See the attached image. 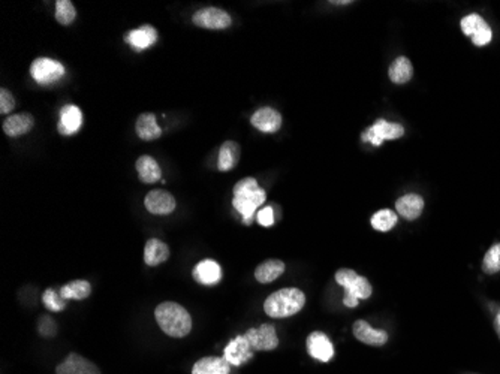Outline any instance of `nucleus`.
I'll return each mask as SVG.
<instances>
[{
	"instance_id": "f257e3e1",
	"label": "nucleus",
	"mask_w": 500,
	"mask_h": 374,
	"mask_svg": "<svg viewBox=\"0 0 500 374\" xmlns=\"http://www.w3.org/2000/svg\"><path fill=\"white\" fill-rule=\"evenodd\" d=\"M159 328L174 339H183L192 330V318L183 306L177 303H162L155 310Z\"/></svg>"
},
{
	"instance_id": "f03ea898",
	"label": "nucleus",
	"mask_w": 500,
	"mask_h": 374,
	"mask_svg": "<svg viewBox=\"0 0 500 374\" xmlns=\"http://www.w3.org/2000/svg\"><path fill=\"white\" fill-rule=\"evenodd\" d=\"M266 191L261 189L258 181L252 177L240 180L234 186L232 205L243 216L244 224L252 223L256 210L266 203Z\"/></svg>"
},
{
	"instance_id": "7ed1b4c3",
	"label": "nucleus",
	"mask_w": 500,
	"mask_h": 374,
	"mask_svg": "<svg viewBox=\"0 0 500 374\" xmlns=\"http://www.w3.org/2000/svg\"><path fill=\"white\" fill-rule=\"evenodd\" d=\"M306 304V295L297 288H286L271 294L264 303L270 318H290L297 315Z\"/></svg>"
},
{
	"instance_id": "20e7f679",
	"label": "nucleus",
	"mask_w": 500,
	"mask_h": 374,
	"mask_svg": "<svg viewBox=\"0 0 500 374\" xmlns=\"http://www.w3.org/2000/svg\"><path fill=\"white\" fill-rule=\"evenodd\" d=\"M335 282L343 286L346 295L343 298V303L346 307L354 308L358 306L359 299H367L371 295V284L369 280L352 270L342 268L335 272Z\"/></svg>"
},
{
	"instance_id": "39448f33",
	"label": "nucleus",
	"mask_w": 500,
	"mask_h": 374,
	"mask_svg": "<svg viewBox=\"0 0 500 374\" xmlns=\"http://www.w3.org/2000/svg\"><path fill=\"white\" fill-rule=\"evenodd\" d=\"M405 135V128L398 123H390L383 119L376 120L371 128L362 133V141L370 143L373 145H382L386 140H398Z\"/></svg>"
},
{
	"instance_id": "423d86ee",
	"label": "nucleus",
	"mask_w": 500,
	"mask_h": 374,
	"mask_svg": "<svg viewBox=\"0 0 500 374\" xmlns=\"http://www.w3.org/2000/svg\"><path fill=\"white\" fill-rule=\"evenodd\" d=\"M192 23L198 28L203 29H208V30H223L228 29L231 26V17L228 12H225L223 9L219 8H203L196 11L194 17H192Z\"/></svg>"
},
{
	"instance_id": "0eeeda50",
	"label": "nucleus",
	"mask_w": 500,
	"mask_h": 374,
	"mask_svg": "<svg viewBox=\"0 0 500 374\" xmlns=\"http://www.w3.org/2000/svg\"><path fill=\"white\" fill-rule=\"evenodd\" d=\"M30 75L37 84H52L65 75V68L60 61L41 57L36 59L30 66Z\"/></svg>"
},
{
	"instance_id": "6e6552de",
	"label": "nucleus",
	"mask_w": 500,
	"mask_h": 374,
	"mask_svg": "<svg viewBox=\"0 0 500 374\" xmlns=\"http://www.w3.org/2000/svg\"><path fill=\"white\" fill-rule=\"evenodd\" d=\"M244 337L254 351H261V352L273 351V349H276L279 346L276 328L273 325H268V323H264V325H261L258 328H250L244 334Z\"/></svg>"
},
{
	"instance_id": "1a4fd4ad",
	"label": "nucleus",
	"mask_w": 500,
	"mask_h": 374,
	"mask_svg": "<svg viewBox=\"0 0 500 374\" xmlns=\"http://www.w3.org/2000/svg\"><path fill=\"white\" fill-rule=\"evenodd\" d=\"M461 30L472 37V42L477 47H484L492 41V29L478 14H470L461 20Z\"/></svg>"
},
{
	"instance_id": "9d476101",
	"label": "nucleus",
	"mask_w": 500,
	"mask_h": 374,
	"mask_svg": "<svg viewBox=\"0 0 500 374\" xmlns=\"http://www.w3.org/2000/svg\"><path fill=\"white\" fill-rule=\"evenodd\" d=\"M144 205H145L148 213L157 215V216H165L176 210L177 203L169 192L156 189V191H152L150 193H147V196L144 199Z\"/></svg>"
},
{
	"instance_id": "9b49d317",
	"label": "nucleus",
	"mask_w": 500,
	"mask_h": 374,
	"mask_svg": "<svg viewBox=\"0 0 500 374\" xmlns=\"http://www.w3.org/2000/svg\"><path fill=\"white\" fill-rule=\"evenodd\" d=\"M254 349L250 347L249 342L244 335H239L235 337L230 342V344L225 347L223 351V358L228 361L231 366H243L244 363H247L249 359H252L254 356Z\"/></svg>"
},
{
	"instance_id": "f8f14e48",
	"label": "nucleus",
	"mask_w": 500,
	"mask_h": 374,
	"mask_svg": "<svg viewBox=\"0 0 500 374\" xmlns=\"http://www.w3.org/2000/svg\"><path fill=\"white\" fill-rule=\"evenodd\" d=\"M56 374H101L99 368L78 354H69L56 368Z\"/></svg>"
},
{
	"instance_id": "ddd939ff",
	"label": "nucleus",
	"mask_w": 500,
	"mask_h": 374,
	"mask_svg": "<svg viewBox=\"0 0 500 374\" xmlns=\"http://www.w3.org/2000/svg\"><path fill=\"white\" fill-rule=\"evenodd\" d=\"M307 351L311 358H315L321 363H328L334 356V347L330 339L323 332L315 331L307 337Z\"/></svg>"
},
{
	"instance_id": "4468645a",
	"label": "nucleus",
	"mask_w": 500,
	"mask_h": 374,
	"mask_svg": "<svg viewBox=\"0 0 500 374\" xmlns=\"http://www.w3.org/2000/svg\"><path fill=\"white\" fill-rule=\"evenodd\" d=\"M250 123L254 124V128H256L261 132L274 133L282 128V116L276 109L266 107L255 112L252 119H250Z\"/></svg>"
},
{
	"instance_id": "2eb2a0df",
	"label": "nucleus",
	"mask_w": 500,
	"mask_h": 374,
	"mask_svg": "<svg viewBox=\"0 0 500 374\" xmlns=\"http://www.w3.org/2000/svg\"><path fill=\"white\" fill-rule=\"evenodd\" d=\"M35 119L29 112H18V114H12L4 121V132L11 136V138H17V136L26 135L33 129Z\"/></svg>"
},
{
	"instance_id": "dca6fc26",
	"label": "nucleus",
	"mask_w": 500,
	"mask_h": 374,
	"mask_svg": "<svg viewBox=\"0 0 500 374\" xmlns=\"http://www.w3.org/2000/svg\"><path fill=\"white\" fill-rule=\"evenodd\" d=\"M83 124V112L78 107L66 105L60 111V121H59V132L61 135H73L81 129Z\"/></svg>"
},
{
	"instance_id": "f3484780",
	"label": "nucleus",
	"mask_w": 500,
	"mask_h": 374,
	"mask_svg": "<svg viewBox=\"0 0 500 374\" xmlns=\"http://www.w3.org/2000/svg\"><path fill=\"white\" fill-rule=\"evenodd\" d=\"M354 335L357 337V340L369 346H383L388 342V334L371 328L366 320H357L354 323Z\"/></svg>"
},
{
	"instance_id": "a211bd4d",
	"label": "nucleus",
	"mask_w": 500,
	"mask_h": 374,
	"mask_svg": "<svg viewBox=\"0 0 500 374\" xmlns=\"http://www.w3.org/2000/svg\"><path fill=\"white\" fill-rule=\"evenodd\" d=\"M395 210L400 216L406 220H415L421 216L424 210V199L417 193H409L397 199Z\"/></svg>"
},
{
	"instance_id": "6ab92c4d",
	"label": "nucleus",
	"mask_w": 500,
	"mask_h": 374,
	"mask_svg": "<svg viewBox=\"0 0 500 374\" xmlns=\"http://www.w3.org/2000/svg\"><path fill=\"white\" fill-rule=\"evenodd\" d=\"M194 277L198 283H201V284H207V286L216 284L222 279L220 265L218 264L216 260H211V259H206L203 262H199V264L194 270Z\"/></svg>"
},
{
	"instance_id": "aec40b11",
	"label": "nucleus",
	"mask_w": 500,
	"mask_h": 374,
	"mask_svg": "<svg viewBox=\"0 0 500 374\" xmlns=\"http://www.w3.org/2000/svg\"><path fill=\"white\" fill-rule=\"evenodd\" d=\"M135 131H136V135H138L140 138L144 141L157 140V138H160V135H162V129L156 123V116L153 114V112H145V114H141L138 119H136Z\"/></svg>"
},
{
	"instance_id": "412c9836",
	"label": "nucleus",
	"mask_w": 500,
	"mask_h": 374,
	"mask_svg": "<svg viewBox=\"0 0 500 374\" xmlns=\"http://www.w3.org/2000/svg\"><path fill=\"white\" fill-rule=\"evenodd\" d=\"M169 258L168 246L157 239L148 240L144 248V262L148 267H157L164 264Z\"/></svg>"
},
{
	"instance_id": "4be33fe9",
	"label": "nucleus",
	"mask_w": 500,
	"mask_h": 374,
	"mask_svg": "<svg viewBox=\"0 0 500 374\" xmlns=\"http://www.w3.org/2000/svg\"><path fill=\"white\" fill-rule=\"evenodd\" d=\"M156 41H157V32L152 26H143L126 35V42L132 45L136 52H143V49L155 45Z\"/></svg>"
},
{
	"instance_id": "5701e85b",
	"label": "nucleus",
	"mask_w": 500,
	"mask_h": 374,
	"mask_svg": "<svg viewBox=\"0 0 500 374\" xmlns=\"http://www.w3.org/2000/svg\"><path fill=\"white\" fill-rule=\"evenodd\" d=\"M231 364L225 358L207 356L199 359L192 368V374H230Z\"/></svg>"
},
{
	"instance_id": "b1692460",
	"label": "nucleus",
	"mask_w": 500,
	"mask_h": 374,
	"mask_svg": "<svg viewBox=\"0 0 500 374\" xmlns=\"http://www.w3.org/2000/svg\"><path fill=\"white\" fill-rule=\"evenodd\" d=\"M136 172H138L140 180L145 184H153L162 177L160 167L152 156L138 157V160H136Z\"/></svg>"
},
{
	"instance_id": "393cba45",
	"label": "nucleus",
	"mask_w": 500,
	"mask_h": 374,
	"mask_svg": "<svg viewBox=\"0 0 500 374\" xmlns=\"http://www.w3.org/2000/svg\"><path fill=\"white\" fill-rule=\"evenodd\" d=\"M285 272V264L279 259H268L255 270V279L259 283H271Z\"/></svg>"
},
{
	"instance_id": "a878e982",
	"label": "nucleus",
	"mask_w": 500,
	"mask_h": 374,
	"mask_svg": "<svg viewBox=\"0 0 500 374\" xmlns=\"http://www.w3.org/2000/svg\"><path fill=\"white\" fill-rule=\"evenodd\" d=\"M239 159H240V145L234 141L223 143L219 150V160H218L219 171L222 172L231 171L237 164H239Z\"/></svg>"
},
{
	"instance_id": "bb28decb",
	"label": "nucleus",
	"mask_w": 500,
	"mask_h": 374,
	"mask_svg": "<svg viewBox=\"0 0 500 374\" xmlns=\"http://www.w3.org/2000/svg\"><path fill=\"white\" fill-rule=\"evenodd\" d=\"M388 75L393 83L405 84L412 78V75H414V66H412L407 57H397L390 66Z\"/></svg>"
},
{
	"instance_id": "cd10ccee",
	"label": "nucleus",
	"mask_w": 500,
	"mask_h": 374,
	"mask_svg": "<svg viewBox=\"0 0 500 374\" xmlns=\"http://www.w3.org/2000/svg\"><path fill=\"white\" fill-rule=\"evenodd\" d=\"M59 292L64 299H84L90 295L92 286L85 280H73L65 284Z\"/></svg>"
},
{
	"instance_id": "c85d7f7f",
	"label": "nucleus",
	"mask_w": 500,
	"mask_h": 374,
	"mask_svg": "<svg viewBox=\"0 0 500 374\" xmlns=\"http://www.w3.org/2000/svg\"><path fill=\"white\" fill-rule=\"evenodd\" d=\"M395 223H397V215L393 210H381L371 217V227L381 232L393 229L395 227Z\"/></svg>"
},
{
	"instance_id": "c756f323",
	"label": "nucleus",
	"mask_w": 500,
	"mask_h": 374,
	"mask_svg": "<svg viewBox=\"0 0 500 374\" xmlns=\"http://www.w3.org/2000/svg\"><path fill=\"white\" fill-rule=\"evenodd\" d=\"M75 17H77V11L69 0H59L56 4V20L64 26H69Z\"/></svg>"
},
{
	"instance_id": "7c9ffc66",
	"label": "nucleus",
	"mask_w": 500,
	"mask_h": 374,
	"mask_svg": "<svg viewBox=\"0 0 500 374\" xmlns=\"http://www.w3.org/2000/svg\"><path fill=\"white\" fill-rule=\"evenodd\" d=\"M482 270L485 274H496L500 271V243L494 244L484 256Z\"/></svg>"
},
{
	"instance_id": "2f4dec72",
	"label": "nucleus",
	"mask_w": 500,
	"mask_h": 374,
	"mask_svg": "<svg viewBox=\"0 0 500 374\" xmlns=\"http://www.w3.org/2000/svg\"><path fill=\"white\" fill-rule=\"evenodd\" d=\"M42 301L45 307L52 311H61L66 307V299L61 298L60 292H56L53 289H48L44 292Z\"/></svg>"
},
{
	"instance_id": "473e14b6",
	"label": "nucleus",
	"mask_w": 500,
	"mask_h": 374,
	"mask_svg": "<svg viewBox=\"0 0 500 374\" xmlns=\"http://www.w3.org/2000/svg\"><path fill=\"white\" fill-rule=\"evenodd\" d=\"M16 108V99L12 93L6 89H0V112L2 114H9Z\"/></svg>"
},
{
	"instance_id": "72a5a7b5",
	"label": "nucleus",
	"mask_w": 500,
	"mask_h": 374,
	"mask_svg": "<svg viewBox=\"0 0 500 374\" xmlns=\"http://www.w3.org/2000/svg\"><path fill=\"white\" fill-rule=\"evenodd\" d=\"M258 222L262 227H271L274 223V210L273 207H266L262 208L258 213Z\"/></svg>"
},
{
	"instance_id": "f704fd0d",
	"label": "nucleus",
	"mask_w": 500,
	"mask_h": 374,
	"mask_svg": "<svg viewBox=\"0 0 500 374\" xmlns=\"http://www.w3.org/2000/svg\"><path fill=\"white\" fill-rule=\"evenodd\" d=\"M40 332L45 337H53L56 334V323L53 322V319L49 318H42L40 320Z\"/></svg>"
},
{
	"instance_id": "c9c22d12",
	"label": "nucleus",
	"mask_w": 500,
	"mask_h": 374,
	"mask_svg": "<svg viewBox=\"0 0 500 374\" xmlns=\"http://www.w3.org/2000/svg\"><path fill=\"white\" fill-rule=\"evenodd\" d=\"M494 330H496L499 339H500V310H499V313H497V316L494 319Z\"/></svg>"
},
{
	"instance_id": "e433bc0d",
	"label": "nucleus",
	"mask_w": 500,
	"mask_h": 374,
	"mask_svg": "<svg viewBox=\"0 0 500 374\" xmlns=\"http://www.w3.org/2000/svg\"><path fill=\"white\" fill-rule=\"evenodd\" d=\"M334 4H337V5H349L351 2H334Z\"/></svg>"
}]
</instances>
